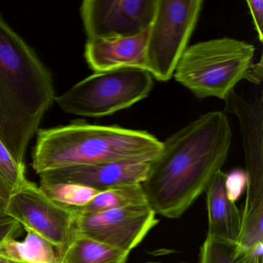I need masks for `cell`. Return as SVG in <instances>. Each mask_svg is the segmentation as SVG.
Here are the masks:
<instances>
[{
    "mask_svg": "<svg viewBox=\"0 0 263 263\" xmlns=\"http://www.w3.org/2000/svg\"><path fill=\"white\" fill-rule=\"evenodd\" d=\"M224 111L239 123L247 175L245 210L263 208V98L248 100L232 90L224 98Z\"/></svg>",
    "mask_w": 263,
    "mask_h": 263,
    "instance_id": "30bf717a",
    "label": "cell"
},
{
    "mask_svg": "<svg viewBox=\"0 0 263 263\" xmlns=\"http://www.w3.org/2000/svg\"><path fill=\"white\" fill-rule=\"evenodd\" d=\"M153 87V77L147 70L120 69L95 73L56 97L54 101L66 113L103 118L145 99Z\"/></svg>",
    "mask_w": 263,
    "mask_h": 263,
    "instance_id": "5b68a950",
    "label": "cell"
},
{
    "mask_svg": "<svg viewBox=\"0 0 263 263\" xmlns=\"http://www.w3.org/2000/svg\"><path fill=\"white\" fill-rule=\"evenodd\" d=\"M129 254L76 234L61 263H126Z\"/></svg>",
    "mask_w": 263,
    "mask_h": 263,
    "instance_id": "9a60e30c",
    "label": "cell"
},
{
    "mask_svg": "<svg viewBox=\"0 0 263 263\" xmlns=\"http://www.w3.org/2000/svg\"><path fill=\"white\" fill-rule=\"evenodd\" d=\"M162 141L146 130L84 121L39 129L32 155L37 175L73 166L122 162H152Z\"/></svg>",
    "mask_w": 263,
    "mask_h": 263,
    "instance_id": "3957f363",
    "label": "cell"
},
{
    "mask_svg": "<svg viewBox=\"0 0 263 263\" xmlns=\"http://www.w3.org/2000/svg\"><path fill=\"white\" fill-rule=\"evenodd\" d=\"M74 212L76 234L128 253L159 222L148 204L96 213Z\"/></svg>",
    "mask_w": 263,
    "mask_h": 263,
    "instance_id": "ba28073f",
    "label": "cell"
},
{
    "mask_svg": "<svg viewBox=\"0 0 263 263\" xmlns=\"http://www.w3.org/2000/svg\"><path fill=\"white\" fill-rule=\"evenodd\" d=\"M23 240H8L0 244V257L19 263H61L58 250L50 241L33 231Z\"/></svg>",
    "mask_w": 263,
    "mask_h": 263,
    "instance_id": "5bb4252c",
    "label": "cell"
},
{
    "mask_svg": "<svg viewBox=\"0 0 263 263\" xmlns=\"http://www.w3.org/2000/svg\"><path fill=\"white\" fill-rule=\"evenodd\" d=\"M24 231L23 226L13 218L9 216L0 218V244L8 240L19 238Z\"/></svg>",
    "mask_w": 263,
    "mask_h": 263,
    "instance_id": "44dd1931",
    "label": "cell"
},
{
    "mask_svg": "<svg viewBox=\"0 0 263 263\" xmlns=\"http://www.w3.org/2000/svg\"><path fill=\"white\" fill-rule=\"evenodd\" d=\"M6 214L50 241L61 260L76 235L73 208L58 204L28 179L10 195Z\"/></svg>",
    "mask_w": 263,
    "mask_h": 263,
    "instance_id": "52a82bcc",
    "label": "cell"
},
{
    "mask_svg": "<svg viewBox=\"0 0 263 263\" xmlns=\"http://www.w3.org/2000/svg\"><path fill=\"white\" fill-rule=\"evenodd\" d=\"M255 50L252 44L234 38L201 41L187 47L173 76L198 99L224 101L244 80Z\"/></svg>",
    "mask_w": 263,
    "mask_h": 263,
    "instance_id": "277c9868",
    "label": "cell"
},
{
    "mask_svg": "<svg viewBox=\"0 0 263 263\" xmlns=\"http://www.w3.org/2000/svg\"><path fill=\"white\" fill-rule=\"evenodd\" d=\"M144 263H161V262H154V261H149V262H144Z\"/></svg>",
    "mask_w": 263,
    "mask_h": 263,
    "instance_id": "484cf974",
    "label": "cell"
},
{
    "mask_svg": "<svg viewBox=\"0 0 263 263\" xmlns=\"http://www.w3.org/2000/svg\"><path fill=\"white\" fill-rule=\"evenodd\" d=\"M247 175L246 171L235 169L226 175L224 187L228 198L235 202L242 195L247 187Z\"/></svg>",
    "mask_w": 263,
    "mask_h": 263,
    "instance_id": "ffe728a7",
    "label": "cell"
},
{
    "mask_svg": "<svg viewBox=\"0 0 263 263\" xmlns=\"http://www.w3.org/2000/svg\"><path fill=\"white\" fill-rule=\"evenodd\" d=\"M253 20L254 26L260 43L263 42V1L250 0L246 2Z\"/></svg>",
    "mask_w": 263,
    "mask_h": 263,
    "instance_id": "7402d4cb",
    "label": "cell"
},
{
    "mask_svg": "<svg viewBox=\"0 0 263 263\" xmlns=\"http://www.w3.org/2000/svg\"><path fill=\"white\" fill-rule=\"evenodd\" d=\"M55 98L50 70L0 13V141L19 164Z\"/></svg>",
    "mask_w": 263,
    "mask_h": 263,
    "instance_id": "7a4b0ae2",
    "label": "cell"
},
{
    "mask_svg": "<svg viewBox=\"0 0 263 263\" xmlns=\"http://www.w3.org/2000/svg\"><path fill=\"white\" fill-rule=\"evenodd\" d=\"M202 0H158L148 29L147 71L167 82L187 48L201 15Z\"/></svg>",
    "mask_w": 263,
    "mask_h": 263,
    "instance_id": "8992f818",
    "label": "cell"
},
{
    "mask_svg": "<svg viewBox=\"0 0 263 263\" xmlns=\"http://www.w3.org/2000/svg\"><path fill=\"white\" fill-rule=\"evenodd\" d=\"M151 162H122L73 166L40 174L43 184H81L100 192L127 184H141L147 178Z\"/></svg>",
    "mask_w": 263,
    "mask_h": 263,
    "instance_id": "8fae6325",
    "label": "cell"
},
{
    "mask_svg": "<svg viewBox=\"0 0 263 263\" xmlns=\"http://www.w3.org/2000/svg\"><path fill=\"white\" fill-rule=\"evenodd\" d=\"M0 263H19L16 261H11V260L7 259V258H3L0 257Z\"/></svg>",
    "mask_w": 263,
    "mask_h": 263,
    "instance_id": "d4e9b609",
    "label": "cell"
},
{
    "mask_svg": "<svg viewBox=\"0 0 263 263\" xmlns=\"http://www.w3.org/2000/svg\"><path fill=\"white\" fill-rule=\"evenodd\" d=\"M227 174L219 171L206 189L207 236L236 244L241 226V212L226 195Z\"/></svg>",
    "mask_w": 263,
    "mask_h": 263,
    "instance_id": "4fadbf2b",
    "label": "cell"
},
{
    "mask_svg": "<svg viewBox=\"0 0 263 263\" xmlns=\"http://www.w3.org/2000/svg\"><path fill=\"white\" fill-rule=\"evenodd\" d=\"M25 164H21L0 141V187L10 196L27 181Z\"/></svg>",
    "mask_w": 263,
    "mask_h": 263,
    "instance_id": "ac0fdd59",
    "label": "cell"
},
{
    "mask_svg": "<svg viewBox=\"0 0 263 263\" xmlns=\"http://www.w3.org/2000/svg\"><path fill=\"white\" fill-rule=\"evenodd\" d=\"M235 245L206 236L200 249L199 263H246L235 252Z\"/></svg>",
    "mask_w": 263,
    "mask_h": 263,
    "instance_id": "d6986e66",
    "label": "cell"
},
{
    "mask_svg": "<svg viewBox=\"0 0 263 263\" xmlns=\"http://www.w3.org/2000/svg\"><path fill=\"white\" fill-rule=\"evenodd\" d=\"M232 132L223 111L198 117L162 142L141 183L148 205L167 218L184 215L226 163Z\"/></svg>",
    "mask_w": 263,
    "mask_h": 263,
    "instance_id": "6da1fadb",
    "label": "cell"
},
{
    "mask_svg": "<svg viewBox=\"0 0 263 263\" xmlns=\"http://www.w3.org/2000/svg\"><path fill=\"white\" fill-rule=\"evenodd\" d=\"M148 204L141 184H127L100 192L87 205L73 208L79 213H96L111 209Z\"/></svg>",
    "mask_w": 263,
    "mask_h": 263,
    "instance_id": "2e32d148",
    "label": "cell"
},
{
    "mask_svg": "<svg viewBox=\"0 0 263 263\" xmlns=\"http://www.w3.org/2000/svg\"><path fill=\"white\" fill-rule=\"evenodd\" d=\"M148 29L132 37L87 40L84 58L89 67L95 73L126 68L147 70Z\"/></svg>",
    "mask_w": 263,
    "mask_h": 263,
    "instance_id": "7c38bea8",
    "label": "cell"
},
{
    "mask_svg": "<svg viewBox=\"0 0 263 263\" xmlns=\"http://www.w3.org/2000/svg\"><path fill=\"white\" fill-rule=\"evenodd\" d=\"M39 187L49 198L67 208L84 207L100 193L96 189L70 183L43 184Z\"/></svg>",
    "mask_w": 263,
    "mask_h": 263,
    "instance_id": "e0dca14e",
    "label": "cell"
},
{
    "mask_svg": "<svg viewBox=\"0 0 263 263\" xmlns=\"http://www.w3.org/2000/svg\"><path fill=\"white\" fill-rule=\"evenodd\" d=\"M263 77V61L262 57L260 58L259 62L257 64H251L250 67L246 71L244 80L252 83V84L259 85L262 81Z\"/></svg>",
    "mask_w": 263,
    "mask_h": 263,
    "instance_id": "603a6c76",
    "label": "cell"
},
{
    "mask_svg": "<svg viewBox=\"0 0 263 263\" xmlns=\"http://www.w3.org/2000/svg\"><path fill=\"white\" fill-rule=\"evenodd\" d=\"M9 198L10 196L0 187V218L7 216L6 214V207H7Z\"/></svg>",
    "mask_w": 263,
    "mask_h": 263,
    "instance_id": "cb8c5ba5",
    "label": "cell"
},
{
    "mask_svg": "<svg viewBox=\"0 0 263 263\" xmlns=\"http://www.w3.org/2000/svg\"><path fill=\"white\" fill-rule=\"evenodd\" d=\"M158 0H84L81 16L87 40L121 39L149 28Z\"/></svg>",
    "mask_w": 263,
    "mask_h": 263,
    "instance_id": "9c48e42d",
    "label": "cell"
}]
</instances>
